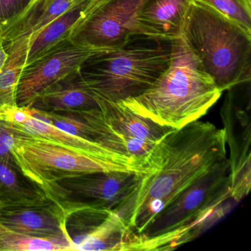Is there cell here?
Here are the masks:
<instances>
[{
	"label": "cell",
	"instance_id": "1",
	"mask_svg": "<svg viewBox=\"0 0 251 251\" xmlns=\"http://www.w3.org/2000/svg\"><path fill=\"white\" fill-rule=\"evenodd\" d=\"M226 145L224 128L197 120L154 145L136 191L119 213L135 238L182 191L227 158Z\"/></svg>",
	"mask_w": 251,
	"mask_h": 251
},
{
	"label": "cell",
	"instance_id": "2",
	"mask_svg": "<svg viewBox=\"0 0 251 251\" xmlns=\"http://www.w3.org/2000/svg\"><path fill=\"white\" fill-rule=\"evenodd\" d=\"M170 45L171 58L166 71L143 93L120 102L138 115L176 130L202 118L223 92L181 36Z\"/></svg>",
	"mask_w": 251,
	"mask_h": 251
},
{
	"label": "cell",
	"instance_id": "3",
	"mask_svg": "<svg viewBox=\"0 0 251 251\" xmlns=\"http://www.w3.org/2000/svg\"><path fill=\"white\" fill-rule=\"evenodd\" d=\"M181 38L222 92L251 81V33L212 7L192 0Z\"/></svg>",
	"mask_w": 251,
	"mask_h": 251
},
{
	"label": "cell",
	"instance_id": "4",
	"mask_svg": "<svg viewBox=\"0 0 251 251\" xmlns=\"http://www.w3.org/2000/svg\"><path fill=\"white\" fill-rule=\"evenodd\" d=\"M148 38L90 57L79 74L96 98L121 102L139 96L168 68L171 45Z\"/></svg>",
	"mask_w": 251,
	"mask_h": 251
},
{
	"label": "cell",
	"instance_id": "5",
	"mask_svg": "<svg viewBox=\"0 0 251 251\" xmlns=\"http://www.w3.org/2000/svg\"><path fill=\"white\" fill-rule=\"evenodd\" d=\"M14 136L11 154L25 177L38 186L81 173L104 171L140 172L135 167L102 159L22 131L0 122Z\"/></svg>",
	"mask_w": 251,
	"mask_h": 251
},
{
	"label": "cell",
	"instance_id": "6",
	"mask_svg": "<svg viewBox=\"0 0 251 251\" xmlns=\"http://www.w3.org/2000/svg\"><path fill=\"white\" fill-rule=\"evenodd\" d=\"M96 99L95 108L72 111L77 113L91 127L97 143L127 158L142 173L151 149L173 129L135 114L121 102Z\"/></svg>",
	"mask_w": 251,
	"mask_h": 251
},
{
	"label": "cell",
	"instance_id": "7",
	"mask_svg": "<svg viewBox=\"0 0 251 251\" xmlns=\"http://www.w3.org/2000/svg\"><path fill=\"white\" fill-rule=\"evenodd\" d=\"M140 172L104 171L81 173L39 186L64 215L80 208L119 213L137 188Z\"/></svg>",
	"mask_w": 251,
	"mask_h": 251
},
{
	"label": "cell",
	"instance_id": "8",
	"mask_svg": "<svg viewBox=\"0 0 251 251\" xmlns=\"http://www.w3.org/2000/svg\"><path fill=\"white\" fill-rule=\"evenodd\" d=\"M230 198V164L227 158L189 185L164 207L145 231L135 238L131 246L139 239L155 237L171 231Z\"/></svg>",
	"mask_w": 251,
	"mask_h": 251
},
{
	"label": "cell",
	"instance_id": "9",
	"mask_svg": "<svg viewBox=\"0 0 251 251\" xmlns=\"http://www.w3.org/2000/svg\"><path fill=\"white\" fill-rule=\"evenodd\" d=\"M102 49L68 40L48 51L22 72L16 96L18 106H29L39 94L55 82L80 70L85 61Z\"/></svg>",
	"mask_w": 251,
	"mask_h": 251
},
{
	"label": "cell",
	"instance_id": "10",
	"mask_svg": "<svg viewBox=\"0 0 251 251\" xmlns=\"http://www.w3.org/2000/svg\"><path fill=\"white\" fill-rule=\"evenodd\" d=\"M146 0H102L71 40L95 48L115 50L135 36L136 16Z\"/></svg>",
	"mask_w": 251,
	"mask_h": 251
},
{
	"label": "cell",
	"instance_id": "11",
	"mask_svg": "<svg viewBox=\"0 0 251 251\" xmlns=\"http://www.w3.org/2000/svg\"><path fill=\"white\" fill-rule=\"evenodd\" d=\"M65 228L73 251H119L127 226L117 213L85 208L65 215Z\"/></svg>",
	"mask_w": 251,
	"mask_h": 251
},
{
	"label": "cell",
	"instance_id": "12",
	"mask_svg": "<svg viewBox=\"0 0 251 251\" xmlns=\"http://www.w3.org/2000/svg\"><path fill=\"white\" fill-rule=\"evenodd\" d=\"M229 91L221 108L226 144L230 151V190L238 203L245 198L251 186V127L249 109L236 105Z\"/></svg>",
	"mask_w": 251,
	"mask_h": 251
},
{
	"label": "cell",
	"instance_id": "13",
	"mask_svg": "<svg viewBox=\"0 0 251 251\" xmlns=\"http://www.w3.org/2000/svg\"><path fill=\"white\" fill-rule=\"evenodd\" d=\"M0 222L27 236L69 239L66 232L65 215L49 198L39 203L1 207Z\"/></svg>",
	"mask_w": 251,
	"mask_h": 251
},
{
	"label": "cell",
	"instance_id": "14",
	"mask_svg": "<svg viewBox=\"0 0 251 251\" xmlns=\"http://www.w3.org/2000/svg\"><path fill=\"white\" fill-rule=\"evenodd\" d=\"M192 0H146L136 16L135 36L170 41L181 36Z\"/></svg>",
	"mask_w": 251,
	"mask_h": 251
},
{
	"label": "cell",
	"instance_id": "15",
	"mask_svg": "<svg viewBox=\"0 0 251 251\" xmlns=\"http://www.w3.org/2000/svg\"><path fill=\"white\" fill-rule=\"evenodd\" d=\"M102 2V0H81L55 19L36 37L30 39L25 66L60 44L72 39Z\"/></svg>",
	"mask_w": 251,
	"mask_h": 251
},
{
	"label": "cell",
	"instance_id": "16",
	"mask_svg": "<svg viewBox=\"0 0 251 251\" xmlns=\"http://www.w3.org/2000/svg\"><path fill=\"white\" fill-rule=\"evenodd\" d=\"M29 106L45 111H82L95 108L98 102L77 71L48 86Z\"/></svg>",
	"mask_w": 251,
	"mask_h": 251
},
{
	"label": "cell",
	"instance_id": "17",
	"mask_svg": "<svg viewBox=\"0 0 251 251\" xmlns=\"http://www.w3.org/2000/svg\"><path fill=\"white\" fill-rule=\"evenodd\" d=\"M81 0H36L20 15L0 27L4 45L36 37L46 26Z\"/></svg>",
	"mask_w": 251,
	"mask_h": 251
},
{
	"label": "cell",
	"instance_id": "18",
	"mask_svg": "<svg viewBox=\"0 0 251 251\" xmlns=\"http://www.w3.org/2000/svg\"><path fill=\"white\" fill-rule=\"evenodd\" d=\"M233 198L205 211L198 217L171 231L155 237L139 239L130 251H172L194 240L227 215L236 205Z\"/></svg>",
	"mask_w": 251,
	"mask_h": 251
},
{
	"label": "cell",
	"instance_id": "19",
	"mask_svg": "<svg viewBox=\"0 0 251 251\" xmlns=\"http://www.w3.org/2000/svg\"><path fill=\"white\" fill-rule=\"evenodd\" d=\"M32 114H33V110H32ZM32 114L29 116L27 120L23 124L14 125L10 123H7V124L11 125L16 128L25 133H30L33 136H40V137L49 139L66 148L80 151V152L107 160V161L120 163V164H126V165L135 167L127 158L112 152L102 145L93 141L88 140V139H83L60 130L59 128L50 123L33 117Z\"/></svg>",
	"mask_w": 251,
	"mask_h": 251
},
{
	"label": "cell",
	"instance_id": "20",
	"mask_svg": "<svg viewBox=\"0 0 251 251\" xmlns=\"http://www.w3.org/2000/svg\"><path fill=\"white\" fill-rule=\"evenodd\" d=\"M48 199L20 171L11 153L0 157V208L39 203Z\"/></svg>",
	"mask_w": 251,
	"mask_h": 251
},
{
	"label": "cell",
	"instance_id": "21",
	"mask_svg": "<svg viewBox=\"0 0 251 251\" xmlns=\"http://www.w3.org/2000/svg\"><path fill=\"white\" fill-rule=\"evenodd\" d=\"M30 37H24L5 46L8 58L0 72V107L14 105L17 87L28 52Z\"/></svg>",
	"mask_w": 251,
	"mask_h": 251
},
{
	"label": "cell",
	"instance_id": "22",
	"mask_svg": "<svg viewBox=\"0 0 251 251\" xmlns=\"http://www.w3.org/2000/svg\"><path fill=\"white\" fill-rule=\"evenodd\" d=\"M73 251L67 238H43L15 231L0 222V251Z\"/></svg>",
	"mask_w": 251,
	"mask_h": 251
},
{
	"label": "cell",
	"instance_id": "23",
	"mask_svg": "<svg viewBox=\"0 0 251 251\" xmlns=\"http://www.w3.org/2000/svg\"><path fill=\"white\" fill-rule=\"evenodd\" d=\"M32 110L33 117L50 123L67 133L95 142L93 130L75 111H45L33 108Z\"/></svg>",
	"mask_w": 251,
	"mask_h": 251
},
{
	"label": "cell",
	"instance_id": "24",
	"mask_svg": "<svg viewBox=\"0 0 251 251\" xmlns=\"http://www.w3.org/2000/svg\"><path fill=\"white\" fill-rule=\"evenodd\" d=\"M251 33V0H199Z\"/></svg>",
	"mask_w": 251,
	"mask_h": 251
},
{
	"label": "cell",
	"instance_id": "25",
	"mask_svg": "<svg viewBox=\"0 0 251 251\" xmlns=\"http://www.w3.org/2000/svg\"><path fill=\"white\" fill-rule=\"evenodd\" d=\"M32 0H0V27L20 15Z\"/></svg>",
	"mask_w": 251,
	"mask_h": 251
},
{
	"label": "cell",
	"instance_id": "26",
	"mask_svg": "<svg viewBox=\"0 0 251 251\" xmlns=\"http://www.w3.org/2000/svg\"><path fill=\"white\" fill-rule=\"evenodd\" d=\"M8 58V53L4 45L2 34L0 33V72L2 71Z\"/></svg>",
	"mask_w": 251,
	"mask_h": 251
},
{
	"label": "cell",
	"instance_id": "27",
	"mask_svg": "<svg viewBox=\"0 0 251 251\" xmlns=\"http://www.w3.org/2000/svg\"><path fill=\"white\" fill-rule=\"evenodd\" d=\"M36 0H32L31 2H30V4H29L28 5H30V4L33 3V2H36Z\"/></svg>",
	"mask_w": 251,
	"mask_h": 251
}]
</instances>
